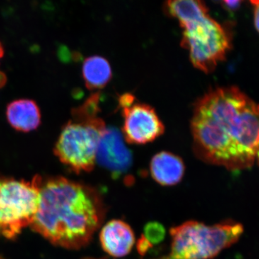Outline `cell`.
Segmentation results:
<instances>
[{
	"instance_id": "cell-1",
	"label": "cell",
	"mask_w": 259,
	"mask_h": 259,
	"mask_svg": "<svg viewBox=\"0 0 259 259\" xmlns=\"http://www.w3.org/2000/svg\"><path fill=\"white\" fill-rule=\"evenodd\" d=\"M191 131L199 159L235 171L248 168L259 144V104L235 87L216 89L196 102Z\"/></svg>"
},
{
	"instance_id": "cell-2",
	"label": "cell",
	"mask_w": 259,
	"mask_h": 259,
	"mask_svg": "<svg viewBox=\"0 0 259 259\" xmlns=\"http://www.w3.org/2000/svg\"><path fill=\"white\" fill-rule=\"evenodd\" d=\"M101 196L89 186L52 177L40 184L32 230L53 244L79 249L90 243L105 214Z\"/></svg>"
},
{
	"instance_id": "cell-3",
	"label": "cell",
	"mask_w": 259,
	"mask_h": 259,
	"mask_svg": "<svg viewBox=\"0 0 259 259\" xmlns=\"http://www.w3.org/2000/svg\"><path fill=\"white\" fill-rule=\"evenodd\" d=\"M166 8L183 30L182 45L190 53L192 64L204 73L212 72L231 49L226 30L211 18L203 2L168 1Z\"/></svg>"
},
{
	"instance_id": "cell-4",
	"label": "cell",
	"mask_w": 259,
	"mask_h": 259,
	"mask_svg": "<svg viewBox=\"0 0 259 259\" xmlns=\"http://www.w3.org/2000/svg\"><path fill=\"white\" fill-rule=\"evenodd\" d=\"M243 232L242 225L231 221L213 226L188 221L171 228L169 252L156 259H211L234 244Z\"/></svg>"
},
{
	"instance_id": "cell-5",
	"label": "cell",
	"mask_w": 259,
	"mask_h": 259,
	"mask_svg": "<svg viewBox=\"0 0 259 259\" xmlns=\"http://www.w3.org/2000/svg\"><path fill=\"white\" fill-rule=\"evenodd\" d=\"M105 128V122L99 116L70 120L59 135L54 153L76 173L91 171L97 163V148Z\"/></svg>"
},
{
	"instance_id": "cell-6",
	"label": "cell",
	"mask_w": 259,
	"mask_h": 259,
	"mask_svg": "<svg viewBox=\"0 0 259 259\" xmlns=\"http://www.w3.org/2000/svg\"><path fill=\"white\" fill-rule=\"evenodd\" d=\"M40 180H0V233L6 238L13 239L31 225L38 209Z\"/></svg>"
},
{
	"instance_id": "cell-7",
	"label": "cell",
	"mask_w": 259,
	"mask_h": 259,
	"mask_svg": "<svg viewBox=\"0 0 259 259\" xmlns=\"http://www.w3.org/2000/svg\"><path fill=\"white\" fill-rule=\"evenodd\" d=\"M119 104L124 118L122 136L126 142L148 144L164 132V125L152 107L136 102V97L128 93L120 97Z\"/></svg>"
},
{
	"instance_id": "cell-8",
	"label": "cell",
	"mask_w": 259,
	"mask_h": 259,
	"mask_svg": "<svg viewBox=\"0 0 259 259\" xmlns=\"http://www.w3.org/2000/svg\"><path fill=\"white\" fill-rule=\"evenodd\" d=\"M97 162L109 170L115 177L128 171L132 165V153L124 144L123 136L115 127L104 131L98 148Z\"/></svg>"
},
{
	"instance_id": "cell-9",
	"label": "cell",
	"mask_w": 259,
	"mask_h": 259,
	"mask_svg": "<svg viewBox=\"0 0 259 259\" xmlns=\"http://www.w3.org/2000/svg\"><path fill=\"white\" fill-rule=\"evenodd\" d=\"M100 240L107 253L115 258H122L132 250L135 235L127 223L120 220H112L102 228Z\"/></svg>"
},
{
	"instance_id": "cell-10",
	"label": "cell",
	"mask_w": 259,
	"mask_h": 259,
	"mask_svg": "<svg viewBox=\"0 0 259 259\" xmlns=\"http://www.w3.org/2000/svg\"><path fill=\"white\" fill-rule=\"evenodd\" d=\"M185 171V163L182 158L167 151L155 155L150 163V171L153 180L163 186H174L180 183Z\"/></svg>"
},
{
	"instance_id": "cell-11",
	"label": "cell",
	"mask_w": 259,
	"mask_h": 259,
	"mask_svg": "<svg viewBox=\"0 0 259 259\" xmlns=\"http://www.w3.org/2000/svg\"><path fill=\"white\" fill-rule=\"evenodd\" d=\"M6 114L10 125L20 132L34 131L41 122L40 109L35 101L28 99L12 102L7 107Z\"/></svg>"
},
{
	"instance_id": "cell-12",
	"label": "cell",
	"mask_w": 259,
	"mask_h": 259,
	"mask_svg": "<svg viewBox=\"0 0 259 259\" xmlns=\"http://www.w3.org/2000/svg\"><path fill=\"white\" fill-rule=\"evenodd\" d=\"M82 75L87 88L90 90H100L105 88L111 80V66L105 58L91 56L83 61Z\"/></svg>"
},
{
	"instance_id": "cell-13",
	"label": "cell",
	"mask_w": 259,
	"mask_h": 259,
	"mask_svg": "<svg viewBox=\"0 0 259 259\" xmlns=\"http://www.w3.org/2000/svg\"><path fill=\"white\" fill-rule=\"evenodd\" d=\"M166 231L160 223L153 222L148 223L144 228V236H143L151 245L157 244L164 238Z\"/></svg>"
},
{
	"instance_id": "cell-14",
	"label": "cell",
	"mask_w": 259,
	"mask_h": 259,
	"mask_svg": "<svg viewBox=\"0 0 259 259\" xmlns=\"http://www.w3.org/2000/svg\"><path fill=\"white\" fill-rule=\"evenodd\" d=\"M223 6L225 7V8H226L227 10H229V11H233V10H236L238 9L240 7V5H241V2L240 1H225L223 2Z\"/></svg>"
},
{
	"instance_id": "cell-15",
	"label": "cell",
	"mask_w": 259,
	"mask_h": 259,
	"mask_svg": "<svg viewBox=\"0 0 259 259\" xmlns=\"http://www.w3.org/2000/svg\"><path fill=\"white\" fill-rule=\"evenodd\" d=\"M252 5L254 8V24L255 28L259 32V0L258 1H252Z\"/></svg>"
},
{
	"instance_id": "cell-16",
	"label": "cell",
	"mask_w": 259,
	"mask_h": 259,
	"mask_svg": "<svg viewBox=\"0 0 259 259\" xmlns=\"http://www.w3.org/2000/svg\"><path fill=\"white\" fill-rule=\"evenodd\" d=\"M7 78L6 75L4 73L0 71V88H3L6 83Z\"/></svg>"
},
{
	"instance_id": "cell-17",
	"label": "cell",
	"mask_w": 259,
	"mask_h": 259,
	"mask_svg": "<svg viewBox=\"0 0 259 259\" xmlns=\"http://www.w3.org/2000/svg\"><path fill=\"white\" fill-rule=\"evenodd\" d=\"M4 56V49H3V45H2L1 42H0V59Z\"/></svg>"
},
{
	"instance_id": "cell-18",
	"label": "cell",
	"mask_w": 259,
	"mask_h": 259,
	"mask_svg": "<svg viewBox=\"0 0 259 259\" xmlns=\"http://www.w3.org/2000/svg\"><path fill=\"white\" fill-rule=\"evenodd\" d=\"M256 158H258V162H259V144H258V149H257Z\"/></svg>"
},
{
	"instance_id": "cell-19",
	"label": "cell",
	"mask_w": 259,
	"mask_h": 259,
	"mask_svg": "<svg viewBox=\"0 0 259 259\" xmlns=\"http://www.w3.org/2000/svg\"><path fill=\"white\" fill-rule=\"evenodd\" d=\"M2 177H0V180H1Z\"/></svg>"
}]
</instances>
